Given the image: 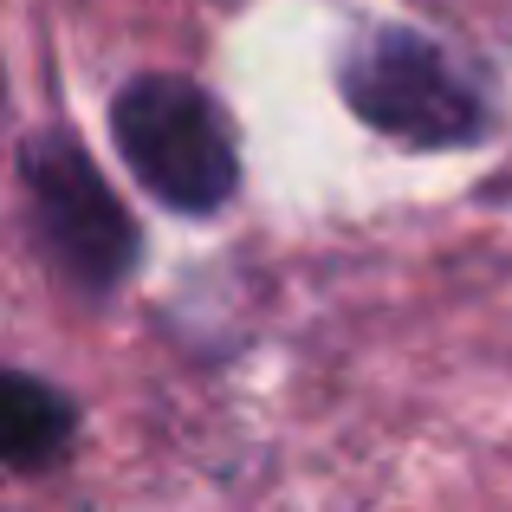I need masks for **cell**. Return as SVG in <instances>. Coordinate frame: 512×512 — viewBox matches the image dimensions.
Listing matches in <instances>:
<instances>
[{"label":"cell","instance_id":"1","mask_svg":"<svg viewBox=\"0 0 512 512\" xmlns=\"http://www.w3.org/2000/svg\"><path fill=\"white\" fill-rule=\"evenodd\" d=\"M338 91L357 124L402 150H467L493 130V98L448 46L415 26H370L338 59Z\"/></svg>","mask_w":512,"mask_h":512},{"label":"cell","instance_id":"2","mask_svg":"<svg viewBox=\"0 0 512 512\" xmlns=\"http://www.w3.org/2000/svg\"><path fill=\"white\" fill-rule=\"evenodd\" d=\"M111 143L143 188L175 214H221L240 188L227 111L175 72H143L111 98Z\"/></svg>","mask_w":512,"mask_h":512},{"label":"cell","instance_id":"3","mask_svg":"<svg viewBox=\"0 0 512 512\" xmlns=\"http://www.w3.org/2000/svg\"><path fill=\"white\" fill-rule=\"evenodd\" d=\"M20 188L26 227L65 286L85 299H104L124 286L143 253V234L72 130H33L20 143Z\"/></svg>","mask_w":512,"mask_h":512},{"label":"cell","instance_id":"4","mask_svg":"<svg viewBox=\"0 0 512 512\" xmlns=\"http://www.w3.org/2000/svg\"><path fill=\"white\" fill-rule=\"evenodd\" d=\"M0 428H7V467L13 474H33V467H46V461L65 454V441H72V428H78V409L52 383L13 370L7 389H0Z\"/></svg>","mask_w":512,"mask_h":512}]
</instances>
